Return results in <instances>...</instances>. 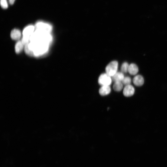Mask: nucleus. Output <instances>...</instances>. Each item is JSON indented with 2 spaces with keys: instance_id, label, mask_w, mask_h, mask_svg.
<instances>
[{
  "instance_id": "obj_1",
  "label": "nucleus",
  "mask_w": 167,
  "mask_h": 167,
  "mask_svg": "<svg viewBox=\"0 0 167 167\" xmlns=\"http://www.w3.org/2000/svg\"><path fill=\"white\" fill-rule=\"evenodd\" d=\"M118 63L116 61H113L109 64L105 68L106 73L112 77L118 72Z\"/></svg>"
},
{
  "instance_id": "obj_2",
  "label": "nucleus",
  "mask_w": 167,
  "mask_h": 167,
  "mask_svg": "<svg viewBox=\"0 0 167 167\" xmlns=\"http://www.w3.org/2000/svg\"><path fill=\"white\" fill-rule=\"evenodd\" d=\"M112 81V77L106 73L101 74L98 79V83L102 86H110L111 84Z\"/></svg>"
},
{
  "instance_id": "obj_3",
  "label": "nucleus",
  "mask_w": 167,
  "mask_h": 167,
  "mask_svg": "<svg viewBox=\"0 0 167 167\" xmlns=\"http://www.w3.org/2000/svg\"><path fill=\"white\" fill-rule=\"evenodd\" d=\"M35 27L36 30L49 33L51 32L52 29V26L51 25L42 22H39L37 23Z\"/></svg>"
},
{
  "instance_id": "obj_4",
  "label": "nucleus",
  "mask_w": 167,
  "mask_h": 167,
  "mask_svg": "<svg viewBox=\"0 0 167 167\" xmlns=\"http://www.w3.org/2000/svg\"><path fill=\"white\" fill-rule=\"evenodd\" d=\"M135 92L134 88L131 85H129L125 86L123 90V93L125 96L130 97L134 95Z\"/></svg>"
},
{
  "instance_id": "obj_5",
  "label": "nucleus",
  "mask_w": 167,
  "mask_h": 167,
  "mask_svg": "<svg viewBox=\"0 0 167 167\" xmlns=\"http://www.w3.org/2000/svg\"><path fill=\"white\" fill-rule=\"evenodd\" d=\"M133 82L135 85L141 86L144 84V80L142 76L140 75H136L133 79Z\"/></svg>"
},
{
  "instance_id": "obj_6",
  "label": "nucleus",
  "mask_w": 167,
  "mask_h": 167,
  "mask_svg": "<svg viewBox=\"0 0 167 167\" xmlns=\"http://www.w3.org/2000/svg\"><path fill=\"white\" fill-rule=\"evenodd\" d=\"M35 27L33 25H29L26 27L24 30L23 32V36L30 37V36L34 33Z\"/></svg>"
},
{
  "instance_id": "obj_7",
  "label": "nucleus",
  "mask_w": 167,
  "mask_h": 167,
  "mask_svg": "<svg viewBox=\"0 0 167 167\" xmlns=\"http://www.w3.org/2000/svg\"><path fill=\"white\" fill-rule=\"evenodd\" d=\"M111 89L110 86H102L99 89L100 95L102 96L107 95L111 93Z\"/></svg>"
},
{
  "instance_id": "obj_8",
  "label": "nucleus",
  "mask_w": 167,
  "mask_h": 167,
  "mask_svg": "<svg viewBox=\"0 0 167 167\" xmlns=\"http://www.w3.org/2000/svg\"><path fill=\"white\" fill-rule=\"evenodd\" d=\"M124 73L122 72H117L112 77V81L115 82H122L125 78Z\"/></svg>"
},
{
  "instance_id": "obj_9",
  "label": "nucleus",
  "mask_w": 167,
  "mask_h": 167,
  "mask_svg": "<svg viewBox=\"0 0 167 167\" xmlns=\"http://www.w3.org/2000/svg\"><path fill=\"white\" fill-rule=\"evenodd\" d=\"M139 72L138 67L136 64L132 63L129 65L128 72L132 75L137 74Z\"/></svg>"
},
{
  "instance_id": "obj_10",
  "label": "nucleus",
  "mask_w": 167,
  "mask_h": 167,
  "mask_svg": "<svg viewBox=\"0 0 167 167\" xmlns=\"http://www.w3.org/2000/svg\"><path fill=\"white\" fill-rule=\"evenodd\" d=\"M11 37L12 38L13 40H19L21 37V32L19 30L15 29L13 30L11 32Z\"/></svg>"
},
{
  "instance_id": "obj_11",
  "label": "nucleus",
  "mask_w": 167,
  "mask_h": 167,
  "mask_svg": "<svg viewBox=\"0 0 167 167\" xmlns=\"http://www.w3.org/2000/svg\"><path fill=\"white\" fill-rule=\"evenodd\" d=\"M24 45L22 41H18L15 45V52L17 54H19L23 50Z\"/></svg>"
},
{
  "instance_id": "obj_12",
  "label": "nucleus",
  "mask_w": 167,
  "mask_h": 167,
  "mask_svg": "<svg viewBox=\"0 0 167 167\" xmlns=\"http://www.w3.org/2000/svg\"><path fill=\"white\" fill-rule=\"evenodd\" d=\"M123 84L122 82H115L113 86V89L117 92H119L123 88Z\"/></svg>"
},
{
  "instance_id": "obj_13",
  "label": "nucleus",
  "mask_w": 167,
  "mask_h": 167,
  "mask_svg": "<svg viewBox=\"0 0 167 167\" xmlns=\"http://www.w3.org/2000/svg\"><path fill=\"white\" fill-rule=\"evenodd\" d=\"M129 65L127 62L124 63L121 67V72L123 73H126L128 72Z\"/></svg>"
},
{
  "instance_id": "obj_14",
  "label": "nucleus",
  "mask_w": 167,
  "mask_h": 167,
  "mask_svg": "<svg viewBox=\"0 0 167 167\" xmlns=\"http://www.w3.org/2000/svg\"><path fill=\"white\" fill-rule=\"evenodd\" d=\"M28 44L25 45V51L26 53L28 55L30 56H35L34 52L30 50L28 48Z\"/></svg>"
},
{
  "instance_id": "obj_15",
  "label": "nucleus",
  "mask_w": 167,
  "mask_h": 167,
  "mask_svg": "<svg viewBox=\"0 0 167 167\" xmlns=\"http://www.w3.org/2000/svg\"><path fill=\"white\" fill-rule=\"evenodd\" d=\"M132 80L131 78L129 77H125L124 78L122 82L123 85L125 86L131 85Z\"/></svg>"
},
{
  "instance_id": "obj_16",
  "label": "nucleus",
  "mask_w": 167,
  "mask_h": 167,
  "mask_svg": "<svg viewBox=\"0 0 167 167\" xmlns=\"http://www.w3.org/2000/svg\"><path fill=\"white\" fill-rule=\"evenodd\" d=\"M30 38L29 37L23 36L22 42L25 46L30 43Z\"/></svg>"
},
{
  "instance_id": "obj_17",
  "label": "nucleus",
  "mask_w": 167,
  "mask_h": 167,
  "mask_svg": "<svg viewBox=\"0 0 167 167\" xmlns=\"http://www.w3.org/2000/svg\"><path fill=\"white\" fill-rule=\"evenodd\" d=\"M1 6L4 9H6L8 8V4L7 0H1Z\"/></svg>"
},
{
  "instance_id": "obj_18",
  "label": "nucleus",
  "mask_w": 167,
  "mask_h": 167,
  "mask_svg": "<svg viewBox=\"0 0 167 167\" xmlns=\"http://www.w3.org/2000/svg\"><path fill=\"white\" fill-rule=\"evenodd\" d=\"M15 0H9V2L11 5H13L14 3Z\"/></svg>"
}]
</instances>
